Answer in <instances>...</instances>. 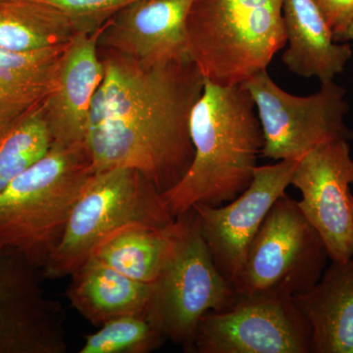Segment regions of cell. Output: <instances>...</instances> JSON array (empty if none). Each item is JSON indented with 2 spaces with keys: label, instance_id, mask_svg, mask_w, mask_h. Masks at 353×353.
<instances>
[{
  "label": "cell",
  "instance_id": "6da1fadb",
  "mask_svg": "<svg viewBox=\"0 0 353 353\" xmlns=\"http://www.w3.org/2000/svg\"><path fill=\"white\" fill-rule=\"evenodd\" d=\"M99 52L104 77L85 141L92 169H134L164 194L194 160L190 113L205 81L190 60L145 66L115 51Z\"/></svg>",
  "mask_w": 353,
  "mask_h": 353
},
{
  "label": "cell",
  "instance_id": "7a4b0ae2",
  "mask_svg": "<svg viewBox=\"0 0 353 353\" xmlns=\"http://www.w3.org/2000/svg\"><path fill=\"white\" fill-rule=\"evenodd\" d=\"M194 157L175 187L162 194L174 217L194 206L224 205L252 183L264 145L263 131L250 92L243 85L204 82L192 109Z\"/></svg>",
  "mask_w": 353,
  "mask_h": 353
},
{
  "label": "cell",
  "instance_id": "3957f363",
  "mask_svg": "<svg viewBox=\"0 0 353 353\" xmlns=\"http://www.w3.org/2000/svg\"><path fill=\"white\" fill-rule=\"evenodd\" d=\"M94 173L87 145L52 143L0 190V248L41 271Z\"/></svg>",
  "mask_w": 353,
  "mask_h": 353
},
{
  "label": "cell",
  "instance_id": "277c9868",
  "mask_svg": "<svg viewBox=\"0 0 353 353\" xmlns=\"http://www.w3.org/2000/svg\"><path fill=\"white\" fill-rule=\"evenodd\" d=\"M284 0H192L185 20L190 60L206 82L233 87L268 68L285 48Z\"/></svg>",
  "mask_w": 353,
  "mask_h": 353
},
{
  "label": "cell",
  "instance_id": "5b68a950",
  "mask_svg": "<svg viewBox=\"0 0 353 353\" xmlns=\"http://www.w3.org/2000/svg\"><path fill=\"white\" fill-rule=\"evenodd\" d=\"M239 299L233 283L218 271L211 257L196 210L179 215L170 252L152 283L146 319L165 340L192 352L202 316L228 310Z\"/></svg>",
  "mask_w": 353,
  "mask_h": 353
},
{
  "label": "cell",
  "instance_id": "8992f818",
  "mask_svg": "<svg viewBox=\"0 0 353 353\" xmlns=\"http://www.w3.org/2000/svg\"><path fill=\"white\" fill-rule=\"evenodd\" d=\"M175 219L161 192L139 172L130 168L94 172L41 276L51 280L68 277L120 228L139 224L164 229Z\"/></svg>",
  "mask_w": 353,
  "mask_h": 353
},
{
  "label": "cell",
  "instance_id": "52a82bcc",
  "mask_svg": "<svg viewBox=\"0 0 353 353\" xmlns=\"http://www.w3.org/2000/svg\"><path fill=\"white\" fill-rule=\"evenodd\" d=\"M326 246L287 194L273 204L233 281L240 296L296 297L321 279Z\"/></svg>",
  "mask_w": 353,
  "mask_h": 353
},
{
  "label": "cell",
  "instance_id": "ba28073f",
  "mask_svg": "<svg viewBox=\"0 0 353 353\" xmlns=\"http://www.w3.org/2000/svg\"><path fill=\"white\" fill-rule=\"evenodd\" d=\"M256 108L269 159L299 160L317 146L353 138L345 123V90L333 81L315 94L299 97L279 87L267 70L243 83Z\"/></svg>",
  "mask_w": 353,
  "mask_h": 353
},
{
  "label": "cell",
  "instance_id": "9c48e42d",
  "mask_svg": "<svg viewBox=\"0 0 353 353\" xmlns=\"http://www.w3.org/2000/svg\"><path fill=\"white\" fill-rule=\"evenodd\" d=\"M192 352L311 353L310 325L294 297L240 296L202 316Z\"/></svg>",
  "mask_w": 353,
  "mask_h": 353
},
{
  "label": "cell",
  "instance_id": "30bf717a",
  "mask_svg": "<svg viewBox=\"0 0 353 353\" xmlns=\"http://www.w3.org/2000/svg\"><path fill=\"white\" fill-rule=\"evenodd\" d=\"M290 185L301 192V212L320 234L331 261L353 256V213L350 187L353 159L347 139L317 146L297 162Z\"/></svg>",
  "mask_w": 353,
  "mask_h": 353
},
{
  "label": "cell",
  "instance_id": "8fae6325",
  "mask_svg": "<svg viewBox=\"0 0 353 353\" xmlns=\"http://www.w3.org/2000/svg\"><path fill=\"white\" fill-rule=\"evenodd\" d=\"M299 160L257 166L252 183L226 205L194 206L202 236L218 271L233 283L276 201L290 185Z\"/></svg>",
  "mask_w": 353,
  "mask_h": 353
},
{
  "label": "cell",
  "instance_id": "7c38bea8",
  "mask_svg": "<svg viewBox=\"0 0 353 353\" xmlns=\"http://www.w3.org/2000/svg\"><path fill=\"white\" fill-rule=\"evenodd\" d=\"M41 271L0 248V353H64L61 306L44 294Z\"/></svg>",
  "mask_w": 353,
  "mask_h": 353
},
{
  "label": "cell",
  "instance_id": "4fadbf2b",
  "mask_svg": "<svg viewBox=\"0 0 353 353\" xmlns=\"http://www.w3.org/2000/svg\"><path fill=\"white\" fill-rule=\"evenodd\" d=\"M192 0H138L102 26L99 46L145 66L190 60L185 20ZM192 61V60H190Z\"/></svg>",
  "mask_w": 353,
  "mask_h": 353
},
{
  "label": "cell",
  "instance_id": "5bb4252c",
  "mask_svg": "<svg viewBox=\"0 0 353 353\" xmlns=\"http://www.w3.org/2000/svg\"><path fill=\"white\" fill-rule=\"evenodd\" d=\"M101 29L76 34L65 51L57 90L43 108L53 143L85 145L90 108L104 77L99 46Z\"/></svg>",
  "mask_w": 353,
  "mask_h": 353
},
{
  "label": "cell",
  "instance_id": "9a60e30c",
  "mask_svg": "<svg viewBox=\"0 0 353 353\" xmlns=\"http://www.w3.org/2000/svg\"><path fill=\"white\" fill-rule=\"evenodd\" d=\"M283 17L288 48L282 61L292 73L315 77L321 83L343 73L352 58V48L334 41L314 0H284Z\"/></svg>",
  "mask_w": 353,
  "mask_h": 353
},
{
  "label": "cell",
  "instance_id": "2e32d148",
  "mask_svg": "<svg viewBox=\"0 0 353 353\" xmlns=\"http://www.w3.org/2000/svg\"><path fill=\"white\" fill-rule=\"evenodd\" d=\"M294 301L310 325L311 353H353V256L332 261Z\"/></svg>",
  "mask_w": 353,
  "mask_h": 353
},
{
  "label": "cell",
  "instance_id": "e0dca14e",
  "mask_svg": "<svg viewBox=\"0 0 353 353\" xmlns=\"http://www.w3.org/2000/svg\"><path fill=\"white\" fill-rule=\"evenodd\" d=\"M67 297L97 327L128 315H145L152 284L139 282L108 265L88 259L70 275Z\"/></svg>",
  "mask_w": 353,
  "mask_h": 353
},
{
  "label": "cell",
  "instance_id": "ac0fdd59",
  "mask_svg": "<svg viewBox=\"0 0 353 353\" xmlns=\"http://www.w3.org/2000/svg\"><path fill=\"white\" fill-rule=\"evenodd\" d=\"M69 41L26 52L0 48V117H18L44 105L57 90Z\"/></svg>",
  "mask_w": 353,
  "mask_h": 353
},
{
  "label": "cell",
  "instance_id": "d6986e66",
  "mask_svg": "<svg viewBox=\"0 0 353 353\" xmlns=\"http://www.w3.org/2000/svg\"><path fill=\"white\" fill-rule=\"evenodd\" d=\"M174 230L175 221L164 229L127 225L104 239L90 259L108 265L127 277L152 284L170 252Z\"/></svg>",
  "mask_w": 353,
  "mask_h": 353
},
{
  "label": "cell",
  "instance_id": "ffe728a7",
  "mask_svg": "<svg viewBox=\"0 0 353 353\" xmlns=\"http://www.w3.org/2000/svg\"><path fill=\"white\" fill-rule=\"evenodd\" d=\"M43 108L18 117H0V190L52 145Z\"/></svg>",
  "mask_w": 353,
  "mask_h": 353
},
{
  "label": "cell",
  "instance_id": "44dd1931",
  "mask_svg": "<svg viewBox=\"0 0 353 353\" xmlns=\"http://www.w3.org/2000/svg\"><path fill=\"white\" fill-rule=\"evenodd\" d=\"M73 34L25 0H0V48L26 52L68 43Z\"/></svg>",
  "mask_w": 353,
  "mask_h": 353
},
{
  "label": "cell",
  "instance_id": "7402d4cb",
  "mask_svg": "<svg viewBox=\"0 0 353 353\" xmlns=\"http://www.w3.org/2000/svg\"><path fill=\"white\" fill-rule=\"evenodd\" d=\"M85 338L80 353H150L166 341L145 315H128L104 323Z\"/></svg>",
  "mask_w": 353,
  "mask_h": 353
},
{
  "label": "cell",
  "instance_id": "603a6c76",
  "mask_svg": "<svg viewBox=\"0 0 353 353\" xmlns=\"http://www.w3.org/2000/svg\"><path fill=\"white\" fill-rule=\"evenodd\" d=\"M73 32H94L138 0H25Z\"/></svg>",
  "mask_w": 353,
  "mask_h": 353
},
{
  "label": "cell",
  "instance_id": "cb8c5ba5",
  "mask_svg": "<svg viewBox=\"0 0 353 353\" xmlns=\"http://www.w3.org/2000/svg\"><path fill=\"white\" fill-rule=\"evenodd\" d=\"M321 11L334 41L353 18V0H314Z\"/></svg>",
  "mask_w": 353,
  "mask_h": 353
},
{
  "label": "cell",
  "instance_id": "d4e9b609",
  "mask_svg": "<svg viewBox=\"0 0 353 353\" xmlns=\"http://www.w3.org/2000/svg\"><path fill=\"white\" fill-rule=\"evenodd\" d=\"M353 41V18L348 23L347 27L345 28L343 32L339 34L338 38L336 39V41Z\"/></svg>",
  "mask_w": 353,
  "mask_h": 353
},
{
  "label": "cell",
  "instance_id": "484cf974",
  "mask_svg": "<svg viewBox=\"0 0 353 353\" xmlns=\"http://www.w3.org/2000/svg\"><path fill=\"white\" fill-rule=\"evenodd\" d=\"M350 204H352V213H353V196H350Z\"/></svg>",
  "mask_w": 353,
  "mask_h": 353
}]
</instances>
